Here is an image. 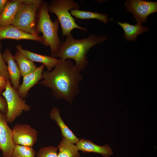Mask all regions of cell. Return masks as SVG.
I'll use <instances>...</instances> for the list:
<instances>
[{"instance_id": "1", "label": "cell", "mask_w": 157, "mask_h": 157, "mask_svg": "<svg viewBox=\"0 0 157 157\" xmlns=\"http://www.w3.org/2000/svg\"><path fill=\"white\" fill-rule=\"evenodd\" d=\"M80 72L70 60L61 59L52 71H43L42 80L38 83L51 88L56 98L71 103L79 92Z\"/></svg>"}, {"instance_id": "2", "label": "cell", "mask_w": 157, "mask_h": 157, "mask_svg": "<svg viewBox=\"0 0 157 157\" xmlns=\"http://www.w3.org/2000/svg\"><path fill=\"white\" fill-rule=\"evenodd\" d=\"M107 36H95L92 35L88 38L81 39L73 38L71 33L66 37L64 42L60 45L54 57L63 60L72 59L75 62V65L81 72L87 65V53L90 49L97 44L105 41Z\"/></svg>"}, {"instance_id": "3", "label": "cell", "mask_w": 157, "mask_h": 157, "mask_svg": "<svg viewBox=\"0 0 157 157\" xmlns=\"http://www.w3.org/2000/svg\"><path fill=\"white\" fill-rule=\"evenodd\" d=\"M48 4L43 1L40 7L36 31L38 35L40 33H42V43L46 47H50L51 56L54 57L61 42L58 33L59 22L57 18L54 22L52 21L48 10Z\"/></svg>"}, {"instance_id": "4", "label": "cell", "mask_w": 157, "mask_h": 157, "mask_svg": "<svg viewBox=\"0 0 157 157\" xmlns=\"http://www.w3.org/2000/svg\"><path fill=\"white\" fill-rule=\"evenodd\" d=\"M79 4L72 0H53L48 4L49 12L55 14L57 16L62 28V36L70 34L74 28L87 31L86 28L78 25L75 19L69 11L73 9H79Z\"/></svg>"}, {"instance_id": "5", "label": "cell", "mask_w": 157, "mask_h": 157, "mask_svg": "<svg viewBox=\"0 0 157 157\" xmlns=\"http://www.w3.org/2000/svg\"><path fill=\"white\" fill-rule=\"evenodd\" d=\"M12 25L28 33L38 35L36 31V12L43 2L41 0H23Z\"/></svg>"}, {"instance_id": "6", "label": "cell", "mask_w": 157, "mask_h": 157, "mask_svg": "<svg viewBox=\"0 0 157 157\" xmlns=\"http://www.w3.org/2000/svg\"><path fill=\"white\" fill-rule=\"evenodd\" d=\"M11 84L10 80L7 81L6 89L1 93L6 102L7 111L5 115L9 123L13 122L24 111H28L31 108L25 100L19 96L17 89Z\"/></svg>"}, {"instance_id": "7", "label": "cell", "mask_w": 157, "mask_h": 157, "mask_svg": "<svg viewBox=\"0 0 157 157\" xmlns=\"http://www.w3.org/2000/svg\"><path fill=\"white\" fill-rule=\"evenodd\" d=\"M125 4L127 11L133 14L138 24L146 22L148 16L157 11V2L156 1L129 0H127Z\"/></svg>"}, {"instance_id": "8", "label": "cell", "mask_w": 157, "mask_h": 157, "mask_svg": "<svg viewBox=\"0 0 157 157\" xmlns=\"http://www.w3.org/2000/svg\"><path fill=\"white\" fill-rule=\"evenodd\" d=\"M12 131L15 144L32 147L38 140V132L29 125L16 124Z\"/></svg>"}, {"instance_id": "9", "label": "cell", "mask_w": 157, "mask_h": 157, "mask_svg": "<svg viewBox=\"0 0 157 157\" xmlns=\"http://www.w3.org/2000/svg\"><path fill=\"white\" fill-rule=\"evenodd\" d=\"M5 114L0 110V148L3 157H11L15 145L13 131L8 125Z\"/></svg>"}, {"instance_id": "10", "label": "cell", "mask_w": 157, "mask_h": 157, "mask_svg": "<svg viewBox=\"0 0 157 157\" xmlns=\"http://www.w3.org/2000/svg\"><path fill=\"white\" fill-rule=\"evenodd\" d=\"M4 39L30 40L39 42L42 43V42L41 36L28 33L12 25L0 27V41Z\"/></svg>"}, {"instance_id": "11", "label": "cell", "mask_w": 157, "mask_h": 157, "mask_svg": "<svg viewBox=\"0 0 157 157\" xmlns=\"http://www.w3.org/2000/svg\"><path fill=\"white\" fill-rule=\"evenodd\" d=\"M45 65L42 64L33 72L23 77V82L17 89L18 93L22 99L27 97L30 89L42 78V72Z\"/></svg>"}, {"instance_id": "12", "label": "cell", "mask_w": 157, "mask_h": 157, "mask_svg": "<svg viewBox=\"0 0 157 157\" xmlns=\"http://www.w3.org/2000/svg\"><path fill=\"white\" fill-rule=\"evenodd\" d=\"M16 49L17 51L31 61L42 63L46 67L48 71H51L52 69L55 67L61 60L51 56L40 54L24 49L20 44L17 45Z\"/></svg>"}, {"instance_id": "13", "label": "cell", "mask_w": 157, "mask_h": 157, "mask_svg": "<svg viewBox=\"0 0 157 157\" xmlns=\"http://www.w3.org/2000/svg\"><path fill=\"white\" fill-rule=\"evenodd\" d=\"M2 56L5 63H6L7 64V70L11 83L13 87L17 89L19 85V80L21 75L14 56L8 49H6L4 51Z\"/></svg>"}, {"instance_id": "14", "label": "cell", "mask_w": 157, "mask_h": 157, "mask_svg": "<svg viewBox=\"0 0 157 157\" xmlns=\"http://www.w3.org/2000/svg\"><path fill=\"white\" fill-rule=\"evenodd\" d=\"M76 145L78 150L83 153H95L105 157H109L113 154L111 148L108 144L100 146L90 140L79 139Z\"/></svg>"}, {"instance_id": "15", "label": "cell", "mask_w": 157, "mask_h": 157, "mask_svg": "<svg viewBox=\"0 0 157 157\" xmlns=\"http://www.w3.org/2000/svg\"><path fill=\"white\" fill-rule=\"evenodd\" d=\"M23 3V0L8 1L0 15V27L12 25L15 16Z\"/></svg>"}, {"instance_id": "16", "label": "cell", "mask_w": 157, "mask_h": 157, "mask_svg": "<svg viewBox=\"0 0 157 157\" xmlns=\"http://www.w3.org/2000/svg\"><path fill=\"white\" fill-rule=\"evenodd\" d=\"M50 115L51 118L54 120L60 127L63 137L71 143L76 144L79 139L64 122L60 115L59 109L54 107L51 110Z\"/></svg>"}, {"instance_id": "17", "label": "cell", "mask_w": 157, "mask_h": 157, "mask_svg": "<svg viewBox=\"0 0 157 157\" xmlns=\"http://www.w3.org/2000/svg\"><path fill=\"white\" fill-rule=\"evenodd\" d=\"M117 23L123 29L124 34V37L127 41H135L137 36L149 30V28L146 26L137 24L131 25L126 22L122 23L120 22Z\"/></svg>"}, {"instance_id": "18", "label": "cell", "mask_w": 157, "mask_h": 157, "mask_svg": "<svg viewBox=\"0 0 157 157\" xmlns=\"http://www.w3.org/2000/svg\"><path fill=\"white\" fill-rule=\"evenodd\" d=\"M13 56L19 69L21 75L23 77L33 72L37 68L33 62L19 52H16Z\"/></svg>"}, {"instance_id": "19", "label": "cell", "mask_w": 157, "mask_h": 157, "mask_svg": "<svg viewBox=\"0 0 157 157\" xmlns=\"http://www.w3.org/2000/svg\"><path fill=\"white\" fill-rule=\"evenodd\" d=\"M58 157H80L76 145L63 137L57 147Z\"/></svg>"}, {"instance_id": "20", "label": "cell", "mask_w": 157, "mask_h": 157, "mask_svg": "<svg viewBox=\"0 0 157 157\" xmlns=\"http://www.w3.org/2000/svg\"><path fill=\"white\" fill-rule=\"evenodd\" d=\"M71 14L77 19H95L106 24L109 19L105 14L90 11L73 9L70 10Z\"/></svg>"}, {"instance_id": "21", "label": "cell", "mask_w": 157, "mask_h": 157, "mask_svg": "<svg viewBox=\"0 0 157 157\" xmlns=\"http://www.w3.org/2000/svg\"><path fill=\"white\" fill-rule=\"evenodd\" d=\"M35 154L32 147L15 144L11 157H35Z\"/></svg>"}, {"instance_id": "22", "label": "cell", "mask_w": 157, "mask_h": 157, "mask_svg": "<svg viewBox=\"0 0 157 157\" xmlns=\"http://www.w3.org/2000/svg\"><path fill=\"white\" fill-rule=\"evenodd\" d=\"M58 149L53 146L44 147L40 148L37 154V157H58Z\"/></svg>"}, {"instance_id": "23", "label": "cell", "mask_w": 157, "mask_h": 157, "mask_svg": "<svg viewBox=\"0 0 157 157\" xmlns=\"http://www.w3.org/2000/svg\"><path fill=\"white\" fill-rule=\"evenodd\" d=\"M2 44L0 41V72L7 81L10 80L8 72L7 65L4 62L1 53Z\"/></svg>"}, {"instance_id": "24", "label": "cell", "mask_w": 157, "mask_h": 157, "mask_svg": "<svg viewBox=\"0 0 157 157\" xmlns=\"http://www.w3.org/2000/svg\"><path fill=\"white\" fill-rule=\"evenodd\" d=\"M0 110L4 114L7 111V107L6 101L3 97L0 95Z\"/></svg>"}, {"instance_id": "25", "label": "cell", "mask_w": 157, "mask_h": 157, "mask_svg": "<svg viewBox=\"0 0 157 157\" xmlns=\"http://www.w3.org/2000/svg\"><path fill=\"white\" fill-rule=\"evenodd\" d=\"M7 81L0 72V94L6 89Z\"/></svg>"}, {"instance_id": "26", "label": "cell", "mask_w": 157, "mask_h": 157, "mask_svg": "<svg viewBox=\"0 0 157 157\" xmlns=\"http://www.w3.org/2000/svg\"><path fill=\"white\" fill-rule=\"evenodd\" d=\"M8 1V0H0V15L2 13Z\"/></svg>"}, {"instance_id": "27", "label": "cell", "mask_w": 157, "mask_h": 157, "mask_svg": "<svg viewBox=\"0 0 157 157\" xmlns=\"http://www.w3.org/2000/svg\"><path fill=\"white\" fill-rule=\"evenodd\" d=\"M1 150L0 148V150Z\"/></svg>"}]
</instances>
